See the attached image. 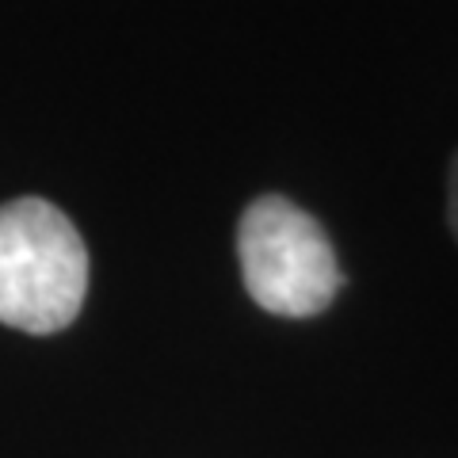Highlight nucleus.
<instances>
[{
    "instance_id": "1",
    "label": "nucleus",
    "mask_w": 458,
    "mask_h": 458,
    "mask_svg": "<svg viewBox=\"0 0 458 458\" xmlns=\"http://www.w3.org/2000/svg\"><path fill=\"white\" fill-rule=\"evenodd\" d=\"M89 291V249L77 225L47 199L0 207V325L20 333H62Z\"/></svg>"
},
{
    "instance_id": "2",
    "label": "nucleus",
    "mask_w": 458,
    "mask_h": 458,
    "mask_svg": "<svg viewBox=\"0 0 458 458\" xmlns=\"http://www.w3.org/2000/svg\"><path fill=\"white\" fill-rule=\"evenodd\" d=\"M241 276L252 302L279 318H313L340 294V264L318 218L283 195H260L237 225Z\"/></svg>"
},
{
    "instance_id": "3",
    "label": "nucleus",
    "mask_w": 458,
    "mask_h": 458,
    "mask_svg": "<svg viewBox=\"0 0 458 458\" xmlns=\"http://www.w3.org/2000/svg\"><path fill=\"white\" fill-rule=\"evenodd\" d=\"M447 222H451V233L458 241V153L451 161V180H447Z\"/></svg>"
}]
</instances>
